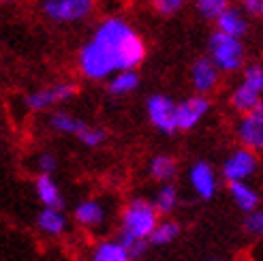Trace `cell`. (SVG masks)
Segmentation results:
<instances>
[{
  "instance_id": "obj_24",
  "label": "cell",
  "mask_w": 263,
  "mask_h": 261,
  "mask_svg": "<svg viewBox=\"0 0 263 261\" xmlns=\"http://www.w3.org/2000/svg\"><path fill=\"white\" fill-rule=\"evenodd\" d=\"M178 201V193L174 187H163L159 193V199H156V208L159 212H172Z\"/></svg>"
},
{
  "instance_id": "obj_18",
  "label": "cell",
  "mask_w": 263,
  "mask_h": 261,
  "mask_svg": "<svg viewBox=\"0 0 263 261\" xmlns=\"http://www.w3.org/2000/svg\"><path fill=\"white\" fill-rule=\"evenodd\" d=\"M103 216H105V212H103L101 203H97V201H84V203L77 206V210H75V218L86 227L101 225Z\"/></svg>"
},
{
  "instance_id": "obj_4",
  "label": "cell",
  "mask_w": 263,
  "mask_h": 261,
  "mask_svg": "<svg viewBox=\"0 0 263 261\" xmlns=\"http://www.w3.org/2000/svg\"><path fill=\"white\" fill-rule=\"evenodd\" d=\"M261 90H263V69L261 64H253L244 71L242 84L235 88L231 97V103L235 109L240 111H251L261 105Z\"/></svg>"
},
{
  "instance_id": "obj_5",
  "label": "cell",
  "mask_w": 263,
  "mask_h": 261,
  "mask_svg": "<svg viewBox=\"0 0 263 261\" xmlns=\"http://www.w3.org/2000/svg\"><path fill=\"white\" fill-rule=\"evenodd\" d=\"M156 227V208L150 206L146 199H137L128 206L124 212V229L122 233H128L133 238L148 240L152 229Z\"/></svg>"
},
{
  "instance_id": "obj_3",
  "label": "cell",
  "mask_w": 263,
  "mask_h": 261,
  "mask_svg": "<svg viewBox=\"0 0 263 261\" xmlns=\"http://www.w3.org/2000/svg\"><path fill=\"white\" fill-rule=\"evenodd\" d=\"M41 11L56 24H75L92 15L95 0H43Z\"/></svg>"
},
{
  "instance_id": "obj_16",
  "label": "cell",
  "mask_w": 263,
  "mask_h": 261,
  "mask_svg": "<svg viewBox=\"0 0 263 261\" xmlns=\"http://www.w3.org/2000/svg\"><path fill=\"white\" fill-rule=\"evenodd\" d=\"M139 86V75L135 69H124V71H116L109 80V92L111 95H128Z\"/></svg>"
},
{
  "instance_id": "obj_13",
  "label": "cell",
  "mask_w": 263,
  "mask_h": 261,
  "mask_svg": "<svg viewBox=\"0 0 263 261\" xmlns=\"http://www.w3.org/2000/svg\"><path fill=\"white\" fill-rule=\"evenodd\" d=\"M191 182H193L195 191L199 193L203 199H210L216 191V178H214L212 167L208 163H197L191 169Z\"/></svg>"
},
{
  "instance_id": "obj_27",
  "label": "cell",
  "mask_w": 263,
  "mask_h": 261,
  "mask_svg": "<svg viewBox=\"0 0 263 261\" xmlns=\"http://www.w3.org/2000/svg\"><path fill=\"white\" fill-rule=\"evenodd\" d=\"M80 141L82 143H86V146H90V148H97L99 143H103V139H105V130H99V128H92V126H88L86 124V128L82 130L80 135Z\"/></svg>"
},
{
  "instance_id": "obj_12",
  "label": "cell",
  "mask_w": 263,
  "mask_h": 261,
  "mask_svg": "<svg viewBox=\"0 0 263 261\" xmlns=\"http://www.w3.org/2000/svg\"><path fill=\"white\" fill-rule=\"evenodd\" d=\"M257 169V156L251 150H238L235 154L229 156V161L225 163V178L233 180H246L248 176H253Z\"/></svg>"
},
{
  "instance_id": "obj_22",
  "label": "cell",
  "mask_w": 263,
  "mask_h": 261,
  "mask_svg": "<svg viewBox=\"0 0 263 261\" xmlns=\"http://www.w3.org/2000/svg\"><path fill=\"white\" fill-rule=\"evenodd\" d=\"M150 172L156 180H169L176 176V163L169 156H156L150 165Z\"/></svg>"
},
{
  "instance_id": "obj_23",
  "label": "cell",
  "mask_w": 263,
  "mask_h": 261,
  "mask_svg": "<svg viewBox=\"0 0 263 261\" xmlns=\"http://www.w3.org/2000/svg\"><path fill=\"white\" fill-rule=\"evenodd\" d=\"M178 225L176 223H163V225H159L156 223V227L152 229V233L148 236V240L152 242V244H167V242H172L176 236H178Z\"/></svg>"
},
{
  "instance_id": "obj_2",
  "label": "cell",
  "mask_w": 263,
  "mask_h": 261,
  "mask_svg": "<svg viewBox=\"0 0 263 261\" xmlns=\"http://www.w3.org/2000/svg\"><path fill=\"white\" fill-rule=\"evenodd\" d=\"M208 58L216 64L218 71H227V73L240 71L246 60L244 41L238 36L216 30L208 39Z\"/></svg>"
},
{
  "instance_id": "obj_15",
  "label": "cell",
  "mask_w": 263,
  "mask_h": 261,
  "mask_svg": "<svg viewBox=\"0 0 263 261\" xmlns=\"http://www.w3.org/2000/svg\"><path fill=\"white\" fill-rule=\"evenodd\" d=\"M231 195H233V199H235V203H238V208H240L242 212L257 210L259 195L251 187H248V184H244V180H233L231 182Z\"/></svg>"
},
{
  "instance_id": "obj_14",
  "label": "cell",
  "mask_w": 263,
  "mask_h": 261,
  "mask_svg": "<svg viewBox=\"0 0 263 261\" xmlns=\"http://www.w3.org/2000/svg\"><path fill=\"white\" fill-rule=\"evenodd\" d=\"M36 195L41 197L45 208H56V210H60V208L64 206L60 189L56 187V182L49 178V174H43L41 178L36 180Z\"/></svg>"
},
{
  "instance_id": "obj_9",
  "label": "cell",
  "mask_w": 263,
  "mask_h": 261,
  "mask_svg": "<svg viewBox=\"0 0 263 261\" xmlns=\"http://www.w3.org/2000/svg\"><path fill=\"white\" fill-rule=\"evenodd\" d=\"M238 133H240V139L248 148L259 150L263 146V109H261V105L246 111V116L240 122Z\"/></svg>"
},
{
  "instance_id": "obj_11",
  "label": "cell",
  "mask_w": 263,
  "mask_h": 261,
  "mask_svg": "<svg viewBox=\"0 0 263 261\" xmlns=\"http://www.w3.org/2000/svg\"><path fill=\"white\" fill-rule=\"evenodd\" d=\"M218 77H220V71L210 58L195 60V64L191 67V82L197 92H210V90H214L218 84Z\"/></svg>"
},
{
  "instance_id": "obj_21",
  "label": "cell",
  "mask_w": 263,
  "mask_h": 261,
  "mask_svg": "<svg viewBox=\"0 0 263 261\" xmlns=\"http://www.w3.org/2000/svg\"><path fill=\"white\" fill-rule=\"evenodd\" d=\"M195 7L203 20H216L229 7V0H197Z\"/></svg>"
},
{
  "instance_id": "obj_6",
  "label": "cell",
  "mask_w": 263,
  "mask_h": 261,
  "mask_svg": "<svg viewBox=\"0 0 263 261\" xmlns=\"http://www.w3.org/2000/svg\"><path fill=\"white\" fill-rule=\"evenodd\" d=\"M148 116L150 122L161 130V133L172 135L176 128V103L165 95H154L148 99Z\"/></svg>"
},
{
  "instance_id": "obj_25",
  "label": "cell",
  "mask_w": 263,
  "mask_h": 261,
  "mask_svg": "<svg viewBox=\"0 0 263 261\" xmlns=\"http://www.w3.org/2000/svg\"><path fill=\"white\" fill-rule=\"evenodd\" d=\"M120 244L126 249L128 257H139L143 251H146V240H141V238H133V236H128V233H122Z\"/></svg>"
},
{
  "instance_id": "obj_31",
  "label": "cell",
  "mask_w": 263,
  "mask_h": 261,
  "mask_svg": "<svg viewBox=\"0 0 263 261\" xmlns=\"http://www.w3.org/2000/svg\"><path fill=\"white\" fill-rule=\"evenodd\" d=\"M20 3V0H0V5H15Z\"/></svg>"
},
{
  "instance_id": "obj_8",
  "label": "cell",
  "mask_w": 263,
  "mask_h": 261,
  "mask_svg": "<svg viewBox=\"0 0 263 261\" xmlns=\"http://www.w3.org/2000/svg\"><path fill=\"white\" fill-rule=\"evenodd\" d=\"M75 92H77V88L73 84H56L51 88H43V90H36V92L28 95L26 105L30 109H47L49 105H54V103L69 101Z\"/></svg>"
},
{
  "instance_id": "obj_7",
  "label": "cell",
  "mask_w": 263,
  "mask_h": 261,
  "mask_svg": "<svg viewBox=\"0 0 263 261\" xmlns=\"http://www.w3.org/2000/svg\"><path fill=\"white\" fill-rule=\"evenodd\" d=\"M208 109H210V101L201 95L178 103L176 105V128H180V130L193 128L208 114Z\"/></svg>"
},
{
  "instance_id": "obj_19",
  "label": "cell",
  "mask_w": 263,
  "mask_h": 261,
  "mask_svg": "<svg viewBox=\"0 0 263 261\" xmlns=\"http://www.w3.org/2000/svg\"><path fill=\"white\" fill-rule=\"evenodd\" d=\"M49 124L56 130H60V133H69V135H80L86 128V122H82L80 118H75L71 114H64V111H56L49 118Z\"/></svg>"
},
{
  "instance_id": "obj_28",
  "label": "cell",
  "mask_w": 263,
  "mask_h": 261,
  "mask_svg": "<svg viewBox=\"0 0 263 261\" xmlns=\"http://www.w3.org/2000/svg\"><path fill=\"white\" fill-rule=\"evenodd\" d=\"M246 229L253 233V236H261L263 231V214L261 212H248V218H246Z\"/></svg>"
},
{
  "instance_id": "obj_1",
  "label": "cell",
  "mask_w": 263,
  "mask_h": 261,
  "mask_svg": "<svg viewBox=\"0 0 263 261\" xmlns=\"http://www.w3.org/2000/svg\"><path fill=\"white\" fill-rule=\"evenodd\" d=\"M146 58L141 34L122 17L103 20L80 51V69L90 80H105L116 71L135 69Z\"/></svg>"
},
{
  "instance_id": "obj_30",
  "label": "cell",
  "mask_w": 263,
  "mask_h": 261,
  "mask_svg": "<svg viewBox=\"0 0 263 261\" xmlns=\"http://www.w3.org/2000/svg\"><path fill=\"white\" fill-rule=\"evenodd\" d=\"M39 165H41V169H43V174H51L56 169V156H51V154H43L41 156V161H39Z\"/></svg>"
},
{
  "instance_id": "obj_10",
  "label": "cell",
  "mask_w": 263,
  "mask_h": 261,
  "mask_svg": "<svg viewBox=\"0 0 263 261\" xmlns=\"http://www.w3.org/2000/svg\"><path fill=\"white\" fill-rule=\"evenodd\" d=\"M214 22H216V30L225 32V34H231V36H238V39H244L248 34V30H251L248 15L242 9H235L231 5L222 11Z\"/></svg>"
},
{
  "instance_id": "obj_20",
  "label": "cell",
  "mask_w": 263,
  "mask_h": 261,
  "mask_svg": "<svg viewBox=\"0 0 263 261\" xmlns=\"http://www.w3.org/2000/svg\"><path fill=\"white\" fill-rule=\"evenodd\" d=\"M128 259L130 257L120 242H105L95 253V261H128Z\"/></svg>"
},
{
  "instance_id": "obj_29",
  "label": "cell",
  "mask_w": 263,
  "mask_h": 261,
  "mask_svg": "<svg viewBox=\"0 0 263 261\" xmlns=\"http://www.w3.org/2000/svg\"><path fill=\"white\" fill-rule=\"evenodd\" d=\"M240 5L248 17H261L263 15V0H240Z\"/></svg>"
},
{
  "instance_id": "obj_17",
  "label": "cell",
  "mask_w": 263,
  "mask_h": 261,
  "mask_svg": "<svg viewBox=\"0 0 263 261\" xmlns=\"http://www.w3.org/2000/svg\"><path fill=\"white\" fill-rule=\"evenodd\" d=\"M36 225L45 233H49V236H60L64 227H67V220H64V216L56 208H45V210L36 216Z\"/></svg>"
},
{
  "instance_id": "obj_26",
  "label": "cell",
  "mask_w": 263,
  "mask_h": 261,
  "mask_svg": "<svg viewBox=\"0 0 263 261\" xmlns=\"http://www.w3.org/2000/svg\"><path fill=\"white\" fill-rule=\"evenodd\" d=\"M152 7L156 13H161V15H174L178 13L182 7H184V0H150Z\"/></svg>"
}]
</instances>
